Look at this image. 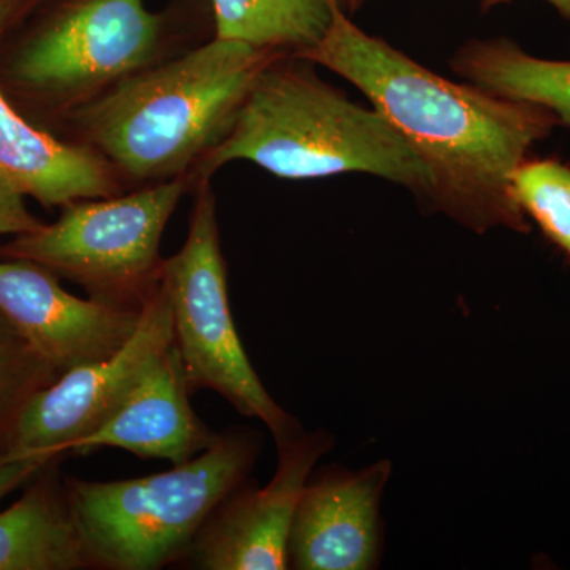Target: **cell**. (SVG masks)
<instances>
[{
  "label": "cell",
  "mask_w": 570,
  "mask_h": 570,
  "mask_svg": "<svg viewBox=\"0 0 570 570\" xmlns=\"http://www.w3.org/2000/svg\"><path fill=\"white\" fill-rule=\"evenodd\" d=\"M140 309L78 298L45 266L0 261V318L59 374L115 354L132 336Z\"/></svg>",
  "instance_id": "30bf717a"
},
{
  "label": "cell",
  "mask_w": 570,
  "mask_h": 570,
  "mask_svg": "<svg viewBox=\"0 0 570 570\" xmlns=\"http://www.w3.org/2000/svg\"><path fill=\"white\" fill-rule=\"evenodd\" d=\"M510 2V0H480V6H482V10H490L491 7H497L499 3ZM551 6L554 7L566 20L570 21V0H547Z\"/></svg>",
  "instance_id": "44dd1931"
},
{
  "label": "cell",
  "mask_w": 570,
  "mask_h": 570,
  "mask_svg": "<svg viewBox=\"0 0 570 570\" xmlns=\"http://www.w3.org/2000/svg\"><path fill=\"white\" fill-rule=\"evenodd\" d=\"M296 58L335 71L365 94L426 165V204L478 234L494 227L528 232L512 175L557 116L540 105L456 85L367 36L336 7L316 47Z\"/></svg>",
  "instance_id": "6da1fadb"
},
{
  "label": "cell",
  "mask_w": 570,
  "mask_h": 570,
  "mask_svg": "<svg viewBox=\"0 0 570 570\" xmlns=\"http://www.w3.org/2000/svg\"><path fill=\"white\" fill-rule=\"evenodd\" d=\"M26 198L17 184L0 174V236H20L40 227L41 223L29 212Z\"/></svg>",
  "instance_id": "ac0fdd59"
},
{
  "label": "cell",
  "mask_w": 570,
  "mask_h": 570,
  "mask_svg": "<svg viewBox=\"0 0 570 570\" xmlns=\"http://www.w3.org/2000/svg\"><path fill=\"white\" fill-rule=\"evenodd\" d=\"M175 344L174 314L163 283L141 305L137 328L115 354L82 363L37 390L9 431L3 461L67 453L118 411L142 374Z\"/></svg>",
  "instance_id": "ba28073f"
},
{
  "label": "cell",
  "mask_w": 570,
  "mask_h": 570,
  "mask_svg": "<svg viewBox=\"0 0 570 570\" xmlns=\"http://www.w3.org/2000/svg\"><path fill=\"white\" fill-rule=\"evenodd\" d=\"M202 181L186 242L164 261L160 277L174 314L175 346L190 392L219 393L239 414L264 422L279 445L303 428L266 392L236 332L216 197L208 178Z\"/></svg>",
  "instance_id": "5b68a950"
},
{
  "label": "cell",
  "mask_w": 570,
  "mask_h": 570,
  "mask_svg": "<svg viewBox=\"0 0 570 570\" xmlns=\"http://www.w3.org/2000/svg\"><path fill=\"white\" fill-rule=\"evenodd\" d=\"M257 452L254 433L234 430L170 471L115 482L67 479L89 566L156 570L186 557L214 510L245 483Z\"/></svg>",
  "instance_id": "277c9868"
},
{
  "label": "cell",
  "mask_w": 570,
  "mask_h": 570,
  "mask_svg": "<svg viewBox=\"0 0 570 570\" xmlns=\"http://www.w3.org/2000/svg\"><path fill=\"white\" fill-rule=\"evenodd\" d=\"M512 190L523 213L570 255V168L554 160H524L513 171Z\"/></svg>",
  "instance_id": "e0dca14e"
},
{
  "label": "cell",
  "mask_w": 570,
  "mask_h": 570,
  "mask_svg": "<svg viewBox=\"0 0 570 570\" xmlns=\"http://www.w3.org/2000/svg\"><path fill=\"white\" fill-rule=\"evenodd\" d=\"M181 356L175 344L142 374L118 411L102 426L78 439L67 453L119 449L140 459L187 463L212 448L213 433L190 406Z\"/></svg>",
  "instance_id": "7c38bea8"
},
{
  "label": "cell",
  "mask_w": 570,
  "mask_h": 570,
  "mask_svg": "<svg viewBox=\"0 0 570 570\" xmlns=\"http://www.w3.org/2000/svg\"><path fill=\"white\" fill-rule=\"evenodd\" d=\"M453 70L497 96L540 105L570 126V62L543 61L512 41L487 40L464 45Z\"/></svg>",
  "instance_id": "9a60e30c"
},
{
  "label": "cell",
  "mask_w": 570,
  "mask_h": 570,
  "mask_svg": "<svg viewBox=\"0 0 570 570\" xmlns=\"http://www.w3.org/2000/svg\"><path fill=\"white\" fill-rule=\"evenodd\" d=\"M91 568L71 517L66 485L52 474L0 512V570Z\"/></svg>",
  "instance_id": "5bb4252c"
},
{
  "label": "cell",
  "mask_w": 570,
  "mask_h": 570,
  "mask_svg": "<svg viewBox=\"0 0 570 570\" xmlns=\"http://www.w3.org/2000/svg\"><path fill=\"white\" fill-rule=\"evenodd\" d=\"M309 62L277 56L258 73L234 126L197 165L204 178L234 160H249L285 179L367 174L407 187L423 202L426 165L376 110L360 107L318 80Z\"/></svg>",
  "instance_id": "7a4b0ae2"
},
{
  "label": "cell",
  "mask_w": 570,
  "mask_h": 570,
  "mask_svg": "<svg viewBox=\"0 0 570 570\" xmlns=\"http://www.w3.org/2000/svg\"><path fill=\"white\" fill-rule=\"evenodd\" d=\"M21 337L18 336L13 343L7 347V340L0 333V407L6 404L7 400H11V396L18 395L17 385L18 377L14 376L17 371V358L18 356L32 352L28 346H22L20 351H17V344L21 343Z\"/></svg>",
  "instance_id": "ffe728a7"
},
{
  "label": "cell",
  "mask_w": 570,
  "mask_h": 570,
  "mask_svg": "<svg viewBox=\"0 0 570 570\" xmlns=\"http://www.w3.org/2000/svg\"><path fill=\"white\" fill-rule=\"evenodd\" d=\"M22 0H0V39ZM0 174L39 204L67 206L73 202L112 197L118 184L111 164L91 146L69 145L41 132L11 107L0 91Z\"/></svg>",
  "instance_id": "4fadbf2b"
},
{
  "label": "cell",
  "mask_w": 570,
  "mask_h": 570,
  "mask_svg": "<svg viewBox=\"0 0 570 570\" xmlns=\"http://www.w3.org/2000/svg\"><path fill=\"white\" fill-rule=\"evenodd\" d=\"M277 448V468L264 489L235 490L214 510L186 557L204 570L288 569L296 508L318 460L332 448L324 431L299 433Z\"/></svg>",
  "instance_id": "9c48e42d"
},
{
  "label": "cell",
  "mask_w": 570,
  "mask_h": 570,
  "mask_svg": "<svg viewBox=\"0 0 570 570\" xmlns=\"http://www.w3.org/2000/svg\"><path fill=\"white\" fill-rule=\"evenodd\" d=\"M392 474L390 461L362 471L325 469L309 478L296 508L288 568L370 570L381 557V499Z\"/></svg>",
  "instance_id": "8fae6325"
},
{
  "label": "cell",
  "mask_w": 570,
  "mask_h": 570,
  "mask_svg": "<svg viewBox=\"0 0 570 570\" xmlns=\"http://www.w3.org/2000/svg\"><path fill=\"white\" fill-rule=\"evenodd\" d=\"M186 189L178 176L121 197L73 202L56 223L17 236L6 254L75 281L91 298L140 309L163 277L160 239Z\"/></svg>",
  "instance_id": "8992f818"
},
{
  "label": "cell",
  "mask_w": 570,
  "mask_h": 570,
  "mask_svg": "<svg viewBox=\"0 0 570 570\" xmlns=\"http://www.w3.org/2000/svg\"><path fill=\"white\" fill-rule=\"evenodd\" d=\"M216 37L299 55L324 39L340 0H212Z\"/></svg>",
  "instance_id": "2e32d148"
},
{
  "label": "cell",
  "mask_w": 570,
  "mask_h": 570,
  "mask_svg": "<svg viewBox=\"0 0 570 570\" xmlns=\"http://www.w3.org/2000/svg\"><path fill=\"white\" fill-rule=\"evenodd\" d=\"M51 461L48 456H28L0 463V501L40 474Z\"/></svg>",
  "instance_id": "d6986e66"
},
{
  "label": "cell",
  "mask_w": 570,
  "mask_h": 570,
  "mask_svg": "<svg viewBox=\"0 0 570 570\" xmlns=\"http://www.w3.org/2000/svg\"><path fill=\"white\" fill-rule=\"evenodd\" d=\"M164 36L165 18L145 0H66L22 45L14 78L51 99L85 105L154 66Z\"/></svg>",
  "instance_id": "52a82bcc"
},
{
  "label": "cell",
  "mask_w": 570,
  "mask_h": 570,
  "mask_svg": "<svg viewBox=\"0 0 570 570\" xmlns=\"http://www.w3.org/2000/svg\"><path fill=\"white\" fill-rule=\"evenodd\" d=\"M365 0H340L341 9L347 11H356L363 6Z\"/></svg>",
  "instance_id": "7402d4cb"
},
{
  "label": "cell",
  "mask_w": 570,
  "mask_h": 570,
  "mask_svg": "<svg viewBox=\"0 0 570 570\" xmlns=\"http://www.w3.org/2000/svg\"><path fill=\"white\" fill-rule=\"evenodd\" d=\"M281 55L214 37L82 105L78 122L89 146L129 178H178L224 140L258 73Z\"/></svg>",
  "instance_id": "3957f363"
}]
</instances>
